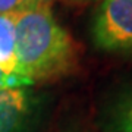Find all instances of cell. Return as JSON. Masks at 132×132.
Wrapping results in <instances>:
<instances>
[{
  "label": "cell",
  "instance_id": "7",
  "mask_svg": "<svg viewBox=\"0 0 132 132\" xmlns=\"http://www.w3.org/2000/svg\"><path fill=\"white\" fill-rule=\"evenodd\" d=\"M73 2H85V0H73Z\"/></svg>",
  "mask_w": 132,
  "mask_h": 132
},
{
  "label": "cell",
  "instance_id": "3",
  "mask_svg": "<svg viewBox=\"0 0 132 132\" xmlns=\"http://www.w3.org/2000/svg\"><path fill=\"white\" fill-rule=\"evenodd\" d=\"M34 106V94L28 87L0 88V132H27Z\"/></svg>",
  "mask_w": 132,
  "mask_h": 132
},
{
  "label": "cell",
  "instance_id": "2",
  "mask_svg": "<svg viewBox=\"0 0 132 132\" xmlns=\"http://www.w3.org/2000/svg\"><path fill=\"white\" fill-rule=\"evenodd\" d=\"M91 34L94 46L103 52H132V0H103Z\"/></svg>",
  "mask_w": 132,
  "mask_h": 132
},
{
  "label": "cell",
  "instance_id": "5",
  "mask_svg": "<svg viewBox=\"0 0 132 132\" xmlns=\"http://www.w3.org/2000/svg\"><path fill=\"white\" fill-rule=\"evenodd\" d=\"M110 118L114 132H132V90L119 98Z\"/></svg>",
  "mask_w": 132,
  "mask_h": 132
},
{
  "label": "cell",
  "instance_id": "6",
  "mask_svg": "<svg viewBox=\"0 0 132 132\" xmlns=\"http://www.w3.org/2000/svg\"><path fill=\"white\" fill-rule=\"evenodd\" d=\"M40 2L41 0H0V15H16Z\"/></svg>",
  "mask_w": 132,
  "mask_h": 132
},
{
  "label": "cell",
  "instance_id": "4",
  "mask_svg": "<svg viewBox=\"0 0 132 132\" xmlns=\"http://www.w3.org/2000/svg\"><path fill=\"white\" fill-rule=\"evenodd\" d=\"M0 71L6 75L18 73L13 15H0Z\"/></svg>",
  "mask_w": 132,
  "mask_h": 132
},
{
  "label": "cell",
  "instance_id": "1",
  "mask_svg": "<svg viewBox=\"0 0 132 132\" xmlns=\"http://www.w3.org/2000/svg\"><path fill=\"white\" fill-rule=\"evenodd\" d=\"M13 16L19 75L35 84L72 73L78 63V47L56 21L48 0Z\"/></svg>",
  "mask_w": 132,
  "mask_h": 132
}]
</instances>
